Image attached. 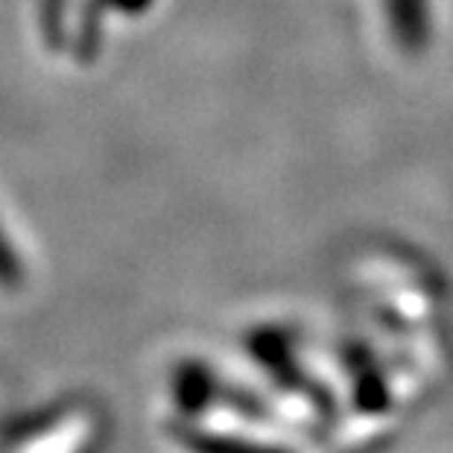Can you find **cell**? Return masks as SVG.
<instances>
[{
	"instance_id": "obj_1",
	"label": "cell",
	"mask_w": 453,
	"mask_h": 453,
	"mask_svg": "<svg viewBox=\"0 0 453 453\" xmlns=\"http://www.w3.org/2000/svg\"><path fill=\"white\" fill-rule=\"evenodd\" d=\"M170 445L179 453H293L275 439L260 436L257 430L217 427L208 421H173L167 427Z\"/></svg>"
}]
</instances>
